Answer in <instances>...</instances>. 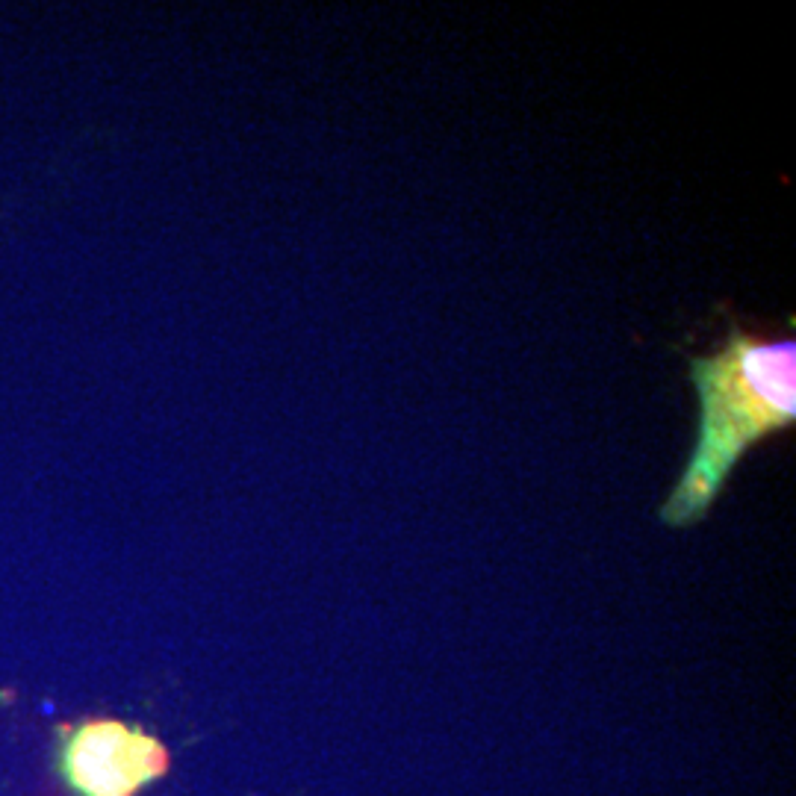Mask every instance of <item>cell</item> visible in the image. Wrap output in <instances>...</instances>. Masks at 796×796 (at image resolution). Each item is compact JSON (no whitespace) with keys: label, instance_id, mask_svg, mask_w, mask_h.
Wrapping results in <instances>:
<instances>
[{"label":"cell","instance_id":"cell-1","mask_svg":"<svg viewBox=\"0 0 796 796\" xmlns=\"http://www.w3.org/2000/svg\"><path fill=\"white\" fill-rule=\"evenodd\" d=\"M699 434L682 478L661 508L670 528H690L717 505L732 469L755 443L796 425V340L729 331L723 351L690 360Z\"/></svg>","mask_w":796,"mask_h":796},{"label":"cell","instance_id":"cell-2","mask_svg":"<svg viewBox=\"0 0 796 796\" xmlns=\"http://www.w3.org/2000/svg\"><path fill=\"white\" fill-rule=\"evenodd\" d=\"M77 796H136L171 770L169 746L121 720H83L68 729L57 758Z\"/></svg>","mask_w":796,"mask_h":796}]
</instances>
